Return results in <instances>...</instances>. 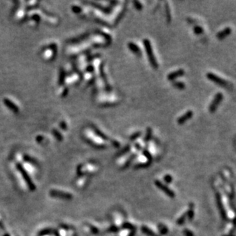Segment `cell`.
<instances>
[{
	"instance_id": "6da1fadb",
	"label": "cell",
	"mask_w": 236,
	"mask_h": 236,
	"mask_svg": "<svg viewBox=\"0 0 236 236\" xmlns=\"http://www.w3.org/2000/svg\"><path fill=\"white\" fill-rule=\"evenodd\" d=\"M143 44H144V46L145 48V50H146L149 62L153 67V68L157 69L158 63H157V60H156L155 55H154V51H153V48L152 46H151V44H150V41L148 39H144L143 40Z\"/></svg>"
},
{
	"instance_id": "7a4b0ae2",
	"label": "cell",
	"mask_w": 236,
	"mask_h": 236,
	"mask_svg": "<svg viewBox=\"0 0 236 236\" xmlns=\"http://www.w3.org/2000/svg\"><path fill=\"white\" fill-rule=\"evenodd\" d=\"M223 99V94L222 92H218L215 94V96H214V99L212 101L211 104L209 105V112L213 113L215 112L216 111V109L218 108V106H219L220 102L222 101Z\"/></svg>"
},
{
	"instance_id": "3957f363",
	"label": "cell",
	"mask_w": 236,
	"mask_h": 236,
	"mask_svg": "<svg viewBox=\"0 0 236 236\" xmlns=\"http://www.w3.org/2000/svg\"><path fill=\"white\" fill-rule=\"evenodd\" d=\"M206 77L209 80H211L213 83H215L218 84V85H220L221 86H226L228 85V83L225 79L219 77H218L217 75H215V73H211V72H209V73H207Z\"/></svg>"
},
{
	"instance_id": "277c9868",
	"label": "cell",
	"mask_w": 236,
	"mask_h": 236,
	"mask_svg": "<svg viewBox=\"0 0 236 236\" xmlns=\"http://www.w3.org/2000/svg\"><path fill=\"white\" fill-rule=\"evenodd\" d=\"M155 185H156L160 190H162L164 193H165L166 194H167L169 197H170V198H174V197H175V193H173V191H172L168 186H166L165 184H164L163 183L160 181V180H155Z\"/></svg>"
},
{
	"instance_id": "5b68a950",
	"label": "cell",
	"mask_w": 236,
	"mask_h": 236,
	"mask_svg": "<svg viewBox=\"0 0 236 236\" xmlns=\"http://www.w3.org/2000/svg\"><path fill=\"white\" fill-rule=\"evenodd\" d=\"M193 116V112L191 110L187 111L186 112H185L184 115H182L181 116L178 118L177 119V123L179 125H183L186 122V121H188L189 119H190Z\"/></svg>"
},
{
	"instance_id": "8992f818",
	"label": "cell",
	"mask_w": 236,
	"mask_h": 236,
	"mask_svg": "<svg viewBox=\"0 0 236 236\" xmlns=\"http://www.w3.org/2000/svg\"><path fill=\"white\" fill-rule=\"evenodd\" d=\"M216 200H217L218 207H219V209L222 217V219H226V217H227V215H226V209H225V207H224L223 204H222V202L221 197H220L219 193H216Z\"/></svg>"
},
{
	"instance_id": "52a82bcc",
	"label": "cell",
	"mask_w": 236,
	"mask_h": 236,
	"mask_svg": "<svg viewBox=\"0 0 236 236\" xmlns=\"http://www.w3.org/2000/svg\"><path fill=\"white\" fill-rule=\"evenodd\" d=\"M50 195L52 197H59L61 199H72V195L67 193H63L61 191H56V190H52L50 191Z\"/></svg>"
},
{
	"instance_id": "ba28073f",
	"label": "cell",
	"mask_w": 236,
	"mask_h": 236,
	"mask_svg": "<svg viewBox=\"0 0 236 236\" xmlns=\"http://www.w3.org/2000/svg\"><path fill=\"white\" fill-rule=\"evenodd\" d=\"M184 74V70L183 69H179L177 70L173 71L170 73H169L167 75V79L168 80H170V81H173L177 78L180 77H182V76Z\"/></svg>"
},
{
	"instance_id": "9c48e42d",
	"label": "cell",
	"mask_w": 236,
	"mask_h": 236,
	"mask_svg": "<svg viewBox=\"0 0 236 236\" xmlns=\"http://www.w3.org/2000/svg\"><path fill=\"white\" fill-rule=\"evenodd\" d=\"M99 73H100L102 79L103 80V83H104L105 84L106 89V90L109 91V90H111V87L110 86H109V83H108V80H107L106 79V73H105L104 72V65H103V63L100 64V66H99Z\"/></svg>"
},
{
	"instance_id": "30bf717a",
	"label": "cell",
	"mask_w": 236,
	"mask_h": 236,
	"mask_svg": "<svg viewBox=\"0 0 236 236\" xmlns=\"http://www.w3.org/2000/svg\"><path fill=\"white\" fill-rule=\"evenodd\" d=\"M128 48L132 53H134L135 55H137V56L140 57L141 55V51L140 48L134 42H129L128 44Z\"/></svg>"
},
{
	"instance_id": "8fae6325",
	"label": "cell",
	"mask_w": 236,
	"mask_h": 236,
	"mask_svg": "<svg viewBox=\"0 0 236 236\" xmlns=\"http://www.w3.org/2000/svg\"><path fill=\"white\" fill-rule=\"evenodd\" d=\"M232 33V28L229 27H227L226 28H224L219 32L216 35V38L219 40H222L224 38H226L228 35H229L230 34Z\"/></svg>"
},
{
	"instance_id": "7c38bea8",
	"label": "cell",
	"mask_w": 236,
	"mask_h": 236,
	"mask_svg": "<svg viewBox=\"0 0 236 236\" xmlns=\"http://www.w3.org/2000/svg\"><path fill=\"white\" fill-rule=\"evenodd\" d=\"M90 4H92V6L95 7V8H97L98 10L102 11V12L109 13V12H110V11H111V8H110V7L103 6H102V5H100V4H99V3H97V2H90Z\"/></svg>"
},
{
	"instance_id": "4fadbf2b",
	"label": "cell",
	"mask_w": 236,
	"mask_h": 236,
	"mask_svg": "<svg viewBox=\"0 0 236 236\" xmlns=\"http://www.w3.org/2000/svg\"><path fill=\"white\" fill-rule=\"evenodd\" d=\"M92 130H93V132H95V134H96V137H98V138H102V140L107 141L108 139H109V138H108V137H107V136L106 135H105L104 133L102 132V131H100V130L97 127L92 126Z\"/></svg>"
},
{
	"instance_id": "5bb4252c",
	"label": "cell",
	"mask_w": 236,
	"mask_h": 236,
	"mask_svg": "<svg viewBox=\"0 0 236 236\" xmlns=\"http://www.w3.org/2000/svg\"><path fill=\"white\" fill-rule=\"evenodd\" d=\"M141 231L143 232V233H144L145 235H147L148 236H159L158 235H157L155 232H154L152 230H150V228H148L147 226H142L141 227Z\"/></svg>"
},
{
	"instance_id": "9a60e30c",
	"label": "cell",
	"mask_w": 236,
	"mask_h": 236,
	"mask_svg": "<svg viewBox=\"0 0 236 236\" xmlns=\"http://www.w3.org/2000/svg\"><path fill=\"white\" fill-rule=\"evenodd\" d=\"M173 86H174V87L177 88V89H179V90H184V89H185V87H186L185 83H184V82L181 81L174 82L173 83Z\"/></svg>"
},
{
	"instance_id": "2e32d148",
	"label": "cell",
	"mask_w": 236,
	"mask_h": 236,
	"mask_svg": "<svg viewBox=\"0 0 236 236\" xmlns=\"http://www.w3.org/2000/svg\"><path fill=\"white\" fill-rule=\"evenodd\" d=\"M152 137V129L150 128H147V132H146V135L144 137V141L148 142L149 141H150V138Z\"/></svg>"
},
{
	"instance_id": "e0dca14e",
	"label": "cell",
	"mask_w": 236,
	"mask_h": 236,
	"mask_svg": "<svg viewBox=\"0 0 236 236\" xmlns=\"http://www.w3.org/2000/svg\"><path fill=\"white\" fill-rule=\"evenodd\" d=\"M130 149H131V146H130L129 144H128V145H126L124 148H122L120 151H119V154H118V156H122V155H126V153H128Z\"/></svg>"
},
{
	"instance_id": "ac0fdd59",
	"label": "cell",
	"mask_w": 236,
	"mask_h": 236,
	"mask_svg": "<svg viewBox=\"0 0 236 236\" xmlns=\"http://www.w3.org/2000/svg\"><path fill=\"white\" fill-rule=\"evenodd\" d=\"M166 15H167V22H170L171 21V14H170V8L168 4H166Z\"/></svg>"
},
{
	"instance_id": "d6986e66",
	"label": "cell",
	"mask_w": 236,
	"mask_h": 236,
	"mask_svg": "<svg viewBox=\"0 0 236 236\" xmlns=\"http://www.w3.org/2000/svg\"><path fill=\"white\" fill-rule=\"evenodd\" d=\"M193 32L196 35H201V34L203 33V28L199 25H197L195 26L194 28H193Z\"/></svg>"
},
{
	"instance_id": "ffe728a7",
	"label": "cell",
	"mask_w": 236,
	"mask_h": 236,
	"mask_svg": "<svg viewBox=\"0 0 236 236\" xmlns=\"http://www.w3.org/2000/svg\"><path fill=\"white\" fill-rule=\"evenodd\" d=\"M143 155H144V157H146L147 160H148V162L151 161L152 156H151V155H150V153H149L148 150H146V149H144V150H143Z\"/></svg>"
},
{
	"instance_id": "44dd1931",
	"label": "cell",
	"mask_w": 236,
	"mask_h": 236,
	"mask_svg": "<svg viewBox=\"0 0 236 236\" xmlns=\"http://www.w3.org/2000/svg\"><path fill=\"white\" fill-rule=\"evenodd\" d=\"M141 135V132H137L134 133L133 135L130 136V140L131 141H135L136 139H138L140 136Z\"/></svg>"
},
{
	"instance_id": "7402d4cb",
	"label": "cell",
	"mask_w": 236,
	"mask_h": 236,
	"mask_svg": "<svg viewBox=\"0 0 236 236\" xmlns=\"http://www.w3.org/2000/svg\"><path fill=\"white\" fill-rule=\"evenodd\" d=\"M186 216H187V213H185L184 215H182L181 217L179 218V219L177 220V224H178V225H182V224L184 223V222H185V220H186Z\"/></svg>"
},
{
	"instance_id": "603a6c76",
	"label": "cell",
	"mask_w": 236,
	"mask_h": 236,
	"mask_svg": "<svg viewBox=\"0 0 236 236\" xmlns=\"http://www.w3.org/2000/svg\"><path fill=\"white\" fill-rule=\"evenodd\" d=\"M133 3H134V6L135 7L136 9H138V10H141L143 6H142V4L140 2H138V1H134Z\"/></svg>"
},
{
	"instance_id": "cb8c5ba5",
	"label": "cell",
	"mask_w": 236,
	"mask_h": 236,
	"mask_svg": "<svg viewBox=\"0 0 236 236\" xmlns=\"http://www.w3.org/2000/svg\"><path fill=\"white\" fill-rule=\"evenodd\" d=\"M187 213V215H188V217L190 219H192L193 218V216H194V210H193V209L192 207L190 208L188 213Z\"/></svg>"
},
{
	"instance_id": "d4e9b609",
	"label": "cell",
	"mask_w": 236,
	"mask_h": 236,
	"mask_svg": "<svg viewBox=\"0 0 236 236\" xmlns=\"http://www.w3.org/2000/svg\"><path fill=\"white\" fill-rule=\"evenodd\" d=\"M135 157V155H132V156H131V157H130L129 158H128V161H126V164H125V165H124V168H125V167H127L130 164H131V162H132V160L134 159Z\"/></svg>"
},
{
	"instance_id": "484cf974",
	"label": "cell",
	"mask_w": 236,
	"mask_h": 236,
	"mask_svg": "<svg viewBox=\"0 0 236 236\" xmlns=\"http://www.w3.org/2000/svg\"><path fill=\"white\" fill-rule=\"evenodd\" d=\"M159 230H160V232H161V233H162V234H164V235L167 234V228H166V227L164 226H159Z\"/></svg>"
},
{
	"instance_id": "4316f807",
	"label": "cell",
	"mask_w": 236,
	"mask_h": 236,
	"mask_svg": "<svg viewBox=\"0 0 236 236\" xmlns=\"http://www.w3.org/2000/svg\"><path fill=\"white\" fill-rule=\"evenodd\" d=\"M164 181L166 182V183H167V184H170V183H171L172 181V177L170 175H169V174H167V175L164 177Z\"/></svg>"
},
{
	"instance_id": "83f0119b",
	"label": "cell",
	"mask_w": 236,
	"mask_h": 236,
	"mask_svg": "<svg viewBox=\"0 0 236 236\" xmlns=\"http://www.w3.org/2000/svg\"><path fill=\"white\" fill-rule=\"evenodd\" d=\"M184 235H185L186 236H194L193 233L191 231H190V230H188V229L184 230Z\"/></svg>"
},
{
	"instance_id": "f1b7e54d",
	"label": "cell",
	"mask_w": 236,
	"mask_h": 236,
	"mask_svg": "<svg viewBox=\"0 0 236 236\" xmlns=\"http://www.w3.org/2000/svg\"><path fill=\"white\" fill-rule=\"evenodd\" d=\"M86 70H87L88 72H90V73H92V72L94 71V67H93L92 65H90V66H88V67H86Z\"/></svg>"
},
{
	"instance_id": "f546056e",
	"label": "cell",
	"mask_w": 236,
	"mask_h": 236,
	"mask_svg": "<svg viewBox=\"0 0 236 236\" xmlns=\"http://www.w3.org/2000/svg\"><path fill=\"white\" fill-rule=\"evenodd\" d=\"M123 228H131V229H132V228H134V227H133V226H132V225H131V224L125 223L123 225Z\"/></svg>"
},
{
	"instance_id": "4dcf8cb0",
	"label": "cell",
	"mask_w": 236,
	"mask_h": 236,
	"mask_svg": "<svg viewBox=\"0 0 236 236\" xmlns=\"http://www.w3.org/2000/svg\"><path fill=\"white\" fill-rule=\"evenodd\" d=\"M111 141H112V144H113V145H114V146L115 147H119L120 146V143H119V141H116V140H112Z\"/></svg>"
},
{
	"instance_id": "1f68e13d",
	"label": "cell",
	"mask_w": 236,
	"mask_h": 236,
	"mask_svg": "<svg viewBox=\"0 0 236 236\" xmlns=\"http://www.w3.org/2000/svg\"><path fill=\"white\" fill-rule=\"evenodd\" d=\"M109 230H110V231H112V232H116V231H117L118 228H116L115 226H112V228H111Z\"/></svg>"
},
{
	"instance_id": "d6a6232c",
	"label": "cell",
	"mask_w": 236,
	"mask_h": 236,
	"mask_svg": "<svg viewBox=\"0 0 236 236\" xmlns=\"http://www.w3.org/2000/svg\"><path fill=\"white\" fill-rule=\"evenodd\" d=\"M6 236H8V235H6Z\"/></svg>"
}]
</instances>
